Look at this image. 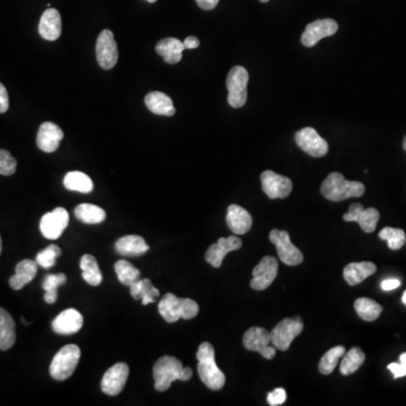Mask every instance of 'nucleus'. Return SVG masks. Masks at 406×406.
Here are the masks:
<instances>
[{"instance_id":"nucleus-1","label":"nucleus","mask_w":406,"mask_h":406,"mask_svg":"<svg viewBox=\"0 0 406 406\" xmlns=\"http://www.w3.org/2000/svg\"><path fill=\"white\" fill-rule=\"evenodd\" d=\"M193 376V371L189 367H183L182 362L175 357L164 355L158 359L154 366V379L155 388L158 392H165L171 387L173 381H187Z\"/></svg>"},{"instance_id":"nucleus-2","label":"nucleus","mask_w":406,"mask_h":406,"mask_svg":"<svg viewBox=\"0 0 406 406\" xmlns=\"http://www.w3.org/2000/svg\"><path fill=\"white\" fill-rule=\"evenodd\" d=\"M214 347L209 342H203L197 349V372L202 383L211 390H219L226 383V376L218 368Z\"/></svg>"},{"instance_id":"nucleus-3","label":"nucleus","mask_w":406,"mask_h":406,"mask_svg":"<svg viewBox=\"0 0 406 406\" xmlns=\"http://www.w3.org/2000/svg\"><path fill=\"white\" fill-rule=\"evenodd\" d=\"M321 191L327 200L340 202L350 197H362L364 185L357 180H345L340 173H331L321 184Z\"/></svg>"},{"instance_id":"nucleus-4","label":"nucleus","mask_w":406,"mask_h":406,"mask_svg":"<svg viewBox=\"0 0 406 406\" xmlns=\"http://www.w3.org/2000/svg\"><path fill=\"white\" fill-rule=\"evenodd\" d=\"M199 304L189 298H178L174 293H166L158 304V310L167 323H175L180 319H192L199 314Z\"/></svg>"},{"instance_id":"nucleus-5","label":"nucleus","mask_w":406,"mask_h":406,"mask_svg":"<svg viewBox=\"0 0 406 406\" xmlns=\"http://www.w3.org/2000/svg\"><path fill=\"white\" fill-rule=\"evenodd\" d=\"M82 351L76 344H68L59 350L51 362L50 375L56 381H66L73 376L78 366Z\"/></svg>"},{"instance_id":"nucleus-6","label":"nucleus","mask_w":406,"mask_h":406,"mask_svg":"<svg viewBox=\"0 0 406 406\" xmlns=\"http://www.w3.org/2000/svg\"><path fill=\"white\" fill-rule=\"evenodd\" d=\"M248 76L247 70L242 66H235L231 68L227 76V90H228V103L234 109L245 105L247 101V84Z\"/></svg>"},{"instance_id":"nucleus-7","label":"nucleus","mask_w":406,"mask_h":406,"mask_svg":"<svg viewBox=\"0 0 406 406\" xmlns=\"http://www.w3.org/2000/svg\"><path fill=\"white\" fill-rule=\"evenodd\" d=\"M304 330L300 317L283 319L271 331V343L280 351H287L297 336Z\"/></svg>"},{"instance_id":"nucleus-8","label":"nucleus","mask_w":406,"mask_h":406,"mask_svg":"<svg viewBox=\"0 0 406 406\" xmlns=\"http://www.w3.org/2000/svg\"><path fill=\"white\" fill-rule=\"evenodd\" d=\"M270 240L276 245L278 257L281 259V262L293 266L304 261V255L297 246L293 245L287 231L279 229L271 230Z\"/></svg>"},{"instance_id":"nucleus-9","label":"nucleus","mask_w":406,"mask_h":406,"mask_svg":"<svg viewBox=\"0 0 406 406\" xmlns=\"http://www.w3.org/2000/svg\"><path fill=\"white\" fill-rule=\"evenodd\" d=\"M242 343L250 351H257L263 358L273 359L276 357V349L271 347V333L263 327L253 326L248 328L242 338Z\"/></svg>"},{"instance_id":"nucleus-10","label":"nucleus","mask_w":406,"mask_h":406,"mask_svg":"<svg viewBox=\"0 0 406 406\" xmlns=\"http://www.w3.org/2000/svg\"><path fill=\"white\" fill-rule=\"evenodd\" d=\"M96 58L97 62L105 70L112 69L118 59V44L110 30H104L99 34L96 41Z\"/></svg>"},{"instance_id":"nucleus-11","label":"nucleus","mask_w":406,"mask_h":406,"mask_svg":"<svg viewBox=\"0 0 406 406\" xmlns=\"http://www.w3.org/2000/svg\"><path fill=\"white\" fill-rule=\"evenodd\" d=\"M295 140L302 152H307L312 157H323L328 152V144L324 138L313 128H304L295 135Z\"/></svg>"},{"instance_id":"nucleus-12","label":"nucleus","mask_w":406,"mask_h":406,"mask_svg":"<svg viewBox=\"0 0 406 406\" xmlns=\"http://www.w3.org/2000/svg\"><path fill=\"white\" fill-rule=\"evenodd\" d=\"M69 223V214L65 208H56L45 214L39 221V230L48 240H58Z\"/></svg>"},{"instance_id":"nucleus-13","label":"nucleus","mask_w":406,"mask_h":406,"mask_svg":"<svg viewBox=\"0 0 406 406\" xmlns=\"http://www.w3.org/2000/svg\"><path fill=\"white\" fill-rule=\"evenodd\" d=\"M279 264L276 259L272 257H264L259 264L253 269V278L251 280V288L254 290H265L272 285L278 276Z\"/></svg>"},{"instance_id":"nucleus-14","label":"nucleus","mask_w":406,"mask_h":406,"mask_svg":"<svg viewBox=\"0 0 406 406\" xmlns=\"http://www.w3.org/2000/svg\"><path fill=\"white\" fill-rule=\"evenodd\" d=\"M129 371V366L127 364L118 362L113 364L102 378L101 387L103 393L109 396H116L120 394L127 383Z\"/></svg>"},{"instance_id":"nucleus-15","label":"nucleus","mask_w":406,"mask_h":406,"mask_svg":"<svg viewBox=\"0 0 406 406\" xmlns=\"http://www.w3.org/2000/svg\"><path fill=\"white\" fill-rule=\"evenodd\" d=\"M261 184L265 195L270 199H285L293 191L290 178L276 174L272 171H265L261 174Z\"/></svg>"},{"instance_id":"nucleus-16","label":"nucleus","mask_w":406,"mask_h":406,"mask_svg":"<svg viewBox=\"0 0 406 406\" xmlns=\"http://www.w3.org/2000/svg\"><path fill=\"white\" fill-rule=\"evenodd\" d=\"M379 218H381V214L377 209H364L361 203H352L350 206L349 212L343 216V219L347 223H352V221L358 223L361 229L367 234L375 231Z\"/></svg>"},{"instance_id":"nucleus-17","label":"nucleus","mask_w":406,"mask_h":406,"mask_svg":"<svg viewBox=\"0 0 406 406\" xmlns=\"http://www.w3.org/2000/svg\"><path fill=\"white\" fill-rule=\"evenodd\" d=\"M338 30V23L334 20H331V18L317 20L310 23L306 26L304 33H302V45L307 47V48H312L314 45L317 44L321 39L334 35Z\"/></svg>"},{"instance_id":"nucleus-18","label":"nucleus","mask_w":406,"mask_h":406,"mask_svg":"<svg viewBox=\"0 0 406 406\" xmlns=\"http://www.w3.org/2000/svg\"><path fill=\"white\" fill-rule=\"evenodd\" d=\"M242 245V240H240L238 237L235 236V235L227 237V238L221 237L216 244H212V245L208 248V251H207L206 253V261L209 264H211L214 268L219 269L221 264H223V261L226 255H227L229 252L240 250Z\"/></svg>"},{"instance_id":"nucleus-19","label":"nucleus","mask_w":406,"mask_h":406,"mask_svg":"<svg viewBox=\"0 0 406 406\" xmlns=\"http://www.w3.org/2000/svg\"><path fill=\"white\" fill-rule=\"evenodd\" d=\"M63 131L54 122H44L39 125L37 133V144L42 152H54L59 148L63 139Z\"/></svg>"},{"instance_id":"nucleus-20","label":"nucleus","mask_w":406,"mask_h":406,"mask_svg":"<svg viewBox=\"0 0 406 406\" xmlns=\"http://www.w3.org/2000/svg\"><path fill=\"white\" fill-rule=\"evenodd\" d=\"M84 324V317L78 310L69 308L63 310L52 321L54 332L61 336H71L79 332Z\"/></svg>"},{"instance_id":"nucleus-21","label":"nucleus","mask_w":406,"mask_h":406,"mask_svg":"<svg viewBox=\"0 0 406 406\" xmlns=\"http://www.w3.org/2000/svg\"><path fill=\"white\" fill-rule=\"evenodd\" d=\"M226 221H227L228 228L235 235L246 234L253 225V218L250 212L237 204H231L228 207Z\"/></svg>"},{"instance_id":"nucleus-22","label":"nucleus","mask_w":406,"mask_h":406,"mask_svg":"<svg viewBox=\"0 0 406 406\" xmlns=\"http://www.w3.org/2000/svg\"><path fill=\"white\" fill-rule=\"evenodd\" d=\"M61 16L59 11L54 8L47 9L39 20V35L48 41H56L61 35Z\"/></svg>"},{"instance_id":"nucleus-23","label":"nucleus","mask_w":406,"mask_h":406,"mask_svg":"<svg viewBox=\"0 0 406 406\" xmlns=\"http://www.w3.org/2000/svg\"><path fill=\"white\" fill-rule=\"evenodd\" d=\"M149 250L146 240L138 235H128L116 240V251L122 257H140Z\"/></svg>"},{"instance_id":"nucleus-24","label":"nucleus","mask_w":406,"mask_h":406,"mask_svg":"<svg viewBox=\"0 0 406 406\" xmlns=\"http://www.w3.org/2000/svg\"><path fill=\"white\" fill-rule=\"evenodd\" d=\"M185 50L182 41L176 37H166L156 44V52L168 65H175L182 60V54Z\"/></svg>"},{"instance_id":"nucleus-25","label":"nucleus","mask_w":406,"mask_h":406,"mask_svg":"<svg viewBox=\"0 0 406 406\" xmlns=\"http://www.w3.org/2000/svg\"><path fill=\"white\" fill-rule=\"evenodd\" d=\"M37 261L23 259L15 269V274L9 279V285L14 290H20L35 278L37 273Z\"/></svg>"},{"instance_id":"nucleus-26","label":"nucleus","mask_w":406,"mask_h":406,"mask_svg":"<svg viewBox=\"0 0 406 406\" xmlns=\"http://www.w3.org/2000/svg\"><path fill=\"white\" fill-rule=\"evenodd\" d=\"M144 104L150 112L157 116H173L176 113L172 99L161 92H152L147 94Z\"/></svg>"},{"instance_id":"nucleus-27","label":"nucleus","mask_w":406,"mask_h":406,"mask_svg":"<svg viewBox=\"0 0 406 406\" xmlns=\"http://www.w3.org/2000/svg\"><path fill=\"white\" fill-rule=\"evenodd\" d=\"M376 265L372 262L350 263L343 271L344 280L350 285H359L368 276L375 273Z\"/></svg>"},{"instance_id":"nucleus-28","label":"nucleus","mask_w":406,"mask_h":406,"mask_svg":"<svg viewBox=\"0 0 406 406\" xmlns=\"http://www.w3.org/2000/svg\"><path fill=\"white\" fill-rule=\"evenodd\" d=\"M16 341V325L11 314L0 308V350L7 351Z\"/></svg>"},{"instance_id":"nucleus-29","label":"nucleus","mask_w":406,"mask_h":406,"mask_svg":"<svg viewBox=\"0 0 406 406\" xmlns=\"http://www.w3.org/2000/svg\"><path fill=\"white\" fill-rule=\"evenodd\" d=\"M130 293L135 300H141V304L146 306L154 302L159 298L161 293L157 288L154 287L149 279H139L130 285Z\"/></svg>"},{"instance_id":"nucleus-30","label":"nucleus","mask_w":406,"mask_h":406,"mask_svg":"<svg viewBox=\"0 0 406 406\" xmlns=\"http://www.w3.org/2000/svg\"><path fill=\"white\" fill-rule=\"evenodd\" d=\"M75 216L82 223H90V225L103 223L106 218V214L101 207L90 204V203H82L76 207Z\"/></svg>"},{"instance_id":"nucleus-31","label":"nucleus","mask_w":406,"mask_h":406,"mask_svg":"<svg viewBox=\"0 0 406 406\" xmlns=\"http://www.w3.org/2000/svg\"><path fill=\"white\" fill-rule=\"evenodd\" d=\"M80 269L82 271V278L88 285H94V287L101 285L103 276H102L97 261L93 255L85 254L80 259Z\"/></svg>"},{"instance_id":"nucleus-32","label":"nucleus","mask_w":406,"mask_h":406,"mask_svg":"<svg viewBox=\"0 0 406 406\" xmlns=\"http://www.w3.org/2000/svg\"><path fill=\"white\" fill-rule=\"evenodd\" d=\"M63 185L69 191L90 193L93 191L94 184L92 178L82 172H69L63 178Z\"/></svg>"},{"instance_id":"nucleus-33","label":"nucleus","mask_w":406,"mask_h":406,"mask_svg":"<svg viewBox=\"0 0 406 406\" xmlns=\"http://www.w3.org/2000/svg\"><path fill=\"white\" fill-rule=\"evenodd\" d=\"M364 359H366V355L360 347H352L347 353H344L341 366H340L342 375H352L353 372L357 371L362 366Z\"/></svg>"},{"instance_id":"nucleus-34","label":"nucleus","mask_w":406,"mask_h":406,"mask_svg":"<svg viewBox=\"0 0 406 406\" xmlns=\"http://www.w3.org/2000/svg\"><path fill=\"white\" fill-rule=\"evenodd\" d=\"M355 309L361 319L366 321H374L381 316V304L370 298H359L355 300Z\"/></svg>"},{"instance_id":"nucleus-35","label":"nucleus","mask_w":406,"mask_h":406,"mask_svg":"<svg viewBox=\"0 0 406 406\" xmlns=\"http://www.w3.org/2000/svg\"><path fill=\"white\" fill-rule=\"evenodd\" d=\"M67 281L66 274H48L43 280L42 288L45 291L44 300L48 304H54L58 299V288Z\"/></svg>"},{"instance_id":"nucleus-36","label":"nucleus","mask_w":406,"mask_h":406,"mask_svg":"<svg viewBox=\"0 0 406 406\" xmlns=\"http://www.w3.org/2000/svg\"><path fill=\"white\" fill-rule=\"evenodd\" d=\"M344 353H345V347L343 345H338V347L328 350L319 361V369L321 375H331L336 369L338 360L343 357Z\"/></svg>"},{"instance_id":"nucleus-37","label":"nucleus","mask_w":406,"mask_h":406,"mask_svg":"<svg viewBox=\"0 0 406 406\" xmlns=\"http://www.w3.org/2000/svg\"><path fill=\"white\" fill-rule=\"evenodd\" d=\"M116 269V276H118V281L121 282L122 285H131L133 282L138 281L140 279V271L135 268L131 263L128 262L125 259H120L114 265Z\"/></svg>"},{"instance_id":"nucleus-38","label":"nucleus","mask_w":406,"mask_h":406,"mask_svg":"<svg viewBox=\"0 0 406 406\" xmlns=\"http://www.w3.org/2000/svg\"><path fill=\"white\" fill-rule=\"evenodd\" d=\"M379 238L386 240L388 247L393 251L400 250L406 242L405 233L403 229L392 228V227H385L381 229Z\"/></svg>"},{"instance_id":"nucleus-39","label":"nucleus","mask_w":406,"mask_h":406,"mask_svg":"<svg viewBox=\"0 0 406 406\" xmlns=\"http://www.w3.org/2000/svg\"><path fill=\"white\" fill-rule=\"evenodd\" d=\"M60 255H61V250L59 246L50 245L37 254L35 261L43 269H50L56 264V259Z\"/></svg>"},{"instance_id":"nucleus-40","label":"nucleus","mask_w":406,"mask_h":406,"mask_svg":"<svg viewBox=\"0 0 406 406\" xmlns=\"http://www.w3.org/2000/svg\"><path fill=\"white\" fill-rule=\"evenodd\" d=\"M17 161L8 150L0 149V175L11 176L15 174Z\"/></svg>"},{"instance_id":"nucleus-41","label":"nucleus","mask_w":406,"mask_h":406,"mask_svg":"<svg viewBox=\"0 0 406 406\" xmlns=\"http://www.w3.org/2000/svg\"><path fill=\"white\" fill-rule=\"evenodd\" d=\"M287 400V393L283 388H276L272 392L269 393L268 403L271 406H279L285 403Z\"/></svg>"},{"instance_id":"nucleus-42","label":"nucleus","mask_w":406,"mask_h":406,"mask_svg":"<svg viewBox=\"0 0 406 406\" xmlns=\"http://www.w3.org/2000/svg\"><path fill=\"white\" fill-rule=\"evenodd\" d=\"M9 109L8 92L6 90L1 82H0V113H5Z\"/></svg>"},{"instance_id":"nucleus-43","label":"nucleus","mask_w":406,"mask_h":406,"mask_svg":"<svg viewBox=\"0 0 406 406\" xmlns=\"http://www.w3.org/2000/svg\"><path fill=\"white\" fill-rule=\"evenodd\" d=\"M388 369L393 372L395 379L406 376V369L400 364V362H398V364L393 362V364H388Z\"/></svg>"},{"instance_id":"nucleus-44","label":"nucleus","mask_w":406,"mask_h":406,"mask_svg":"<svg viewBox=\"0 0 406 406\" xmlns=\"http://www.w3.org/2000/svg\"><path fill=\"white\" fill-rule=\"evenodd\" d=\"M400 285V281L398 279H386L381 282V289L385 291L394 290Z\"/></svg>"},{"instance_id":"nucleus-45","label":"nucleus","mask_w":406,"mask_h":406,"mask_svg":"<svg viewBox=\"0 0 406 406\" xmlns=\"http://www.w3.org/2000/svg\"><path fill=\"white\" fill-rule=\"evenodd\" d=\"M195 3L204 11H211L219 3V0H195Z\"/></svg>"},{"instance_id":"nucleus-46","label":"nucleus","mask_w":406,"mask_h":406,"mask_svg":"<svg viewBox=\"0 0 406 406\" xmlns=\"http://www.w3.org/2000/svg\"><path fill=\"white\" fill-rule=\"evenodd\" d=\"M184 48L197 49L200 45V41L195 37H187L183 41Z\"/></svg>"},{"instance_id":"nucleus-47","label":"nucleus","mask_w":406,"mask_h":406,"mask_svg":"<svg viewBox=\"0 0 406 406\" xmlns=\"http://www.w3.org/2000/svg\"><path fill=\"white\" fill-rule=\"evenodd\" d=\"M400 364L406 369V353H402L400 355Z\"/></svg>"},{"instance_id":"nucleus-48","label":"nucleus","mask_w":406,"mask_h":406,"mask_svg":"<svg viewBox=\"0 0 406 406\" xmlns=\"http://www.w3.org/2000/svg\"><path fill=\"white\" fill-rule=\"evenodd\" d=\"M402 300H403L404 304H406V290L404 291L403 297H402Z\"/></svg>"},{"instance_id":"nucleus-49","label":"nucleus","mask_w":406,"mask_h":406,"mask_svg":"<svg viewBox=\"0 0 406 406\" xmlns=\"http://www.w3.org/2000/svg\"><path fill=\"white\" fill-rule=\"evenodd\" d=\"M403 149L405 150V152H406V135H405V138H404V140H403Z\"/></svg>"},{"instance_id":"nucleus-50","label":"nucleus","mask_w":406,"mask_h":406,"mask_svg":"<svg viewBox=\"0 0 406 406\" xmlns=\"http://www.w3.org/2000/svg\"><path fill=\"white\" fill-rule=\"evenodd\" d=\"M1 250H3V244H1V237H0V254H1Z\"/></svg>"},{"instance_id":"nucleus-51","label":"nucleus","mask_w":406,"mask_h":406,"mask_svg":"<svg viewBox=\"0 0 406 406\" xmlns=\"http://www.w3.org/2000/svg\"><path fill=\"white\" fill-rule=\"evenodd\" d=\"M147 1H148V3H150V4H154V3H156V1H157V0H147Z\"/></svg>"},{"instance_id":"nucleus-52","label":"nucleus","mask_w":406,"mask_h":406,"mask_svg":"<svg viewBox=\"0 0 406 406\" xmlns=\"http://www.w3.org/2000/svg\"><path fill=\"white\" fill-rule=\"evenodd\" d=\"M261 3H268L269 0H259Z\"/></svg>"}]
</instances>
